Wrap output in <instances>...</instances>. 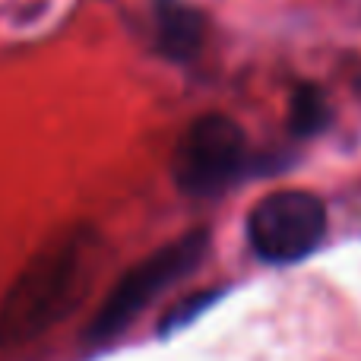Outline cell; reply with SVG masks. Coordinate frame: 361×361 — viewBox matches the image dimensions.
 <instances>
[{"mask_svg":"<svg viewBox=\"0 0 361 361\" xmlns=\"http://www.w3.org/2000/svg\"><path fill=\"white\" fill-rule=\"evenodd\" d=\"M212 301H216V295H209V292L190 295L187 301H180V305H175L169 314H165V320H162V326H159V333H175V330H180L187 320H193L206 305H212Z\"/></svg>","mask_w":361,"mask_h":361,"instance_id":"7","label":"cell"},{"mask_svg":"<svg viewBox=\"0 0 361 361\" xmlns=\"http://www.w3.org/2000/svg\"><path fill=\"white\" fill-rule=\"evenodd\" d=\"M247 140L235 118L228 114H200L180 133L171 178L187 197H216L231 184L244 169Z\"/></svg>","mask_w":361,"mask_h":361,"instance_id":"3","label":"cell"},{"mask_svg":"<svg viewBox=\"0 0 361 361\" xmlns=\"http://www.w3.org/2000/svg\"><path fill=\"white\" fill-rule=\"evenodd\" d=\"M206 250H209V231L197 228L162 244V247L152 250L140 263H133L111 286V292L105 295V301L99 305L92 324H89L86 336L92 343H108L118 333H124L165 288H171L175 282L190 276L203 263Z\"/></svg>","mask_w":361,"mask_h":361,"instance_id":"2","label":"cell"},{"mask_svg":"<svg viewBox=\"0 0 361 361\" xmlns=\"http://www.w3.org/2000/svg\"><path fill=\"white\" fill-rule=\"evenodd\" d=\"M156 48L171 63H187L206 44V16L187 0H156L152 4Z\"/></svg>","mask_w":361,"mask_h":361,"instance_id":"5","label":"cell"},{"mask_svg":"<svg viewBox=\"0 0 361 361\" xmlns=\"http://www.w3.org/2000/svg\"><path fill=\"white\" fill-rule=\"evenodd\" d=\"M326 235V206L311 190H273L247 212V241L267 263H298Z\"/></svg>","mask_w":361,"mask_h":361,"instance_id":"4","label":"cell"},{"mask_svg":"<svg viewBox=\"0 0 361 361\" xmlns=\"http://www.w3.org/2000/svg\"><path fill=\"white\" fill-rule=\"evenodd\" d=\"M333 111L330 102H326V92L314 82H305L292 92V102H288V130L295 137H314V133H324L326 124H330Z\"/></svg>","mask_w":361,"mask_h":361,"instance_id":"6","label":"cell"},{"mask_svg":"<svg viewBox=\"0 0 361 361\" xmlns=\"http://www.w3.org/2000/svg\"><path fill=\"white\" fill-rule=\"evenodd\" d=\"M102 238L70 225L29 257L0 298V349H23L80 311L99 273Z\"/></svg>","mask_w":361,"mask_h":361,"instance_id":"1","label":"cell"}]
</instances>
